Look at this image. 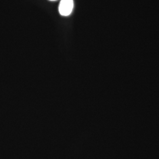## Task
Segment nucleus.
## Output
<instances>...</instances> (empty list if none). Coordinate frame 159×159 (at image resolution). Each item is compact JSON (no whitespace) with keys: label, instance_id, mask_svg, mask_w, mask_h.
I'll list each match as a JSON object with an SVG mask.
<instances>
[{"label":"nucleus","instance_id":"1","mask_svg":"<svg viewBox=\"0 0 159 159\" xmlns=\"http://www.w3.org/2000/svg\"><path fill=\"white\" fill-rule=\"evenodd\" d=\"M73 0H61L58 7V11L63 16H68L73 11Z\"/></svg>","mask_w":159,"mask_h":159},{"label":"nucleus","instance_id":"2","mask_svg":"<svg viewBox=\"0 0 159 159\" xmlns=\"http://www.w3.org/2000/svg\"><path fill=\"white\" fill-rule=\"evenodd\" d=\"M50 1H56V0H50Z\"/></svg>","mask_w":159,"mask_h":159}]
</instances>
